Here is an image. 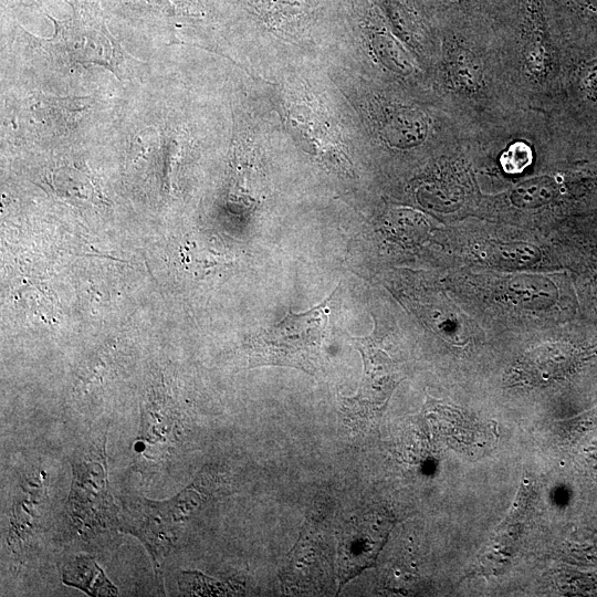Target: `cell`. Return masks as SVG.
Listing matches in <instances>:
<instances>
[{
  "label": "cell",
  "mask_w": 597,
  "mask_h": 597,
  "mask_svg": "<svg viewBox=\"0 0 597 597\" xmlns=\"http://www.w3.org/2000/svg\"><path fill=\"white\" fill-rule=\"evenodd\" d=\"M597 357V345L588 338L562 341L527 353L515 368L519 383L546 385L577 375Z\"/></svg>",
  "instance_id": "277c9868"
},
{
  "label": "cell",
  "mask_w": 597,
  "mask_h": 597,
  "mask_svg": "<svg viewBox=\"0 0 597 597\" xmlns=\"http://www.w3.org/2000/svg\"><path fill=\"white\" fill-rule=\"evenodd\" d=\"M532 161V154L523 143L512 145L502 156L501 164L505 172L519 174Z\"/></svg>",
  "instance_id": "7c38bea8"
},
{
  "label": "cell",
  "mask_w": 597,
  "mask_h": 597,
  "mask_svg": "<svg viewBox=\"0 0 597 597\" xmlns=\"http://www.w3.org/2000/svg\"><path fill=\"white\" fill-rule=\"evenodd\" d=\"M63 582L91 596L117 595V588L106 578L102 568L85 556L74 558L65 566Z\"/></svg>",
  "instance_id": "ba28073f"
},
{
  "label": "cell",
  "mask_w": 597,
  "mask_h": 597,
  "mask_svg": "<svg viewBox=\"0 0 597 597\" xmlns=\"http://www.w3.org/2000/svg\"><path fill=\"white\" fill-rule=\"evenodd\" d=\"M570 2L585 15L597 18V0H570Z\"/></svg>",
  "instance_id": "5bb4252c"
},
{
  "label": "cell",
  "mask_w": 597,
  "mask_h": 597,
  "mask_svg": "<svg viewBox=\"0 0 597 597\" xmlns=\"http://www.w3.org/2000/svg\"><path fill=\"white\" fill-rule=\"evenodd\" d=\"M334 295L335 292L307 312L289 311L281 322L256 335L252 339V365L292 366L315 371Z\"/></svg>",
  "instance_id": "7a4b0ae2"
},
{
  "label": "cell",
  "mask_w": 597,
  "mask_h": 597,
  "mask_svg": "<svg viewBox=\"0 0 597 597\" xmlns=\"http://www.w3.org/2000/svg\"><path fill=\"white\" fill-rule=\"evenodd\" d=\"M452 78L458 86L473 88L481 80V67L475 57L467 51L459 50L451 63Z\"/></svg>",
  "instance_id": "30bf717a"
},
{
  "label": "cell",
  "mask_w": 597,
  "mask_h": 597,
  "mask_svg": "<svg viewBox=\"0 0 597 597\" xmlns=\"http://www.w3.org/2000/svg\"><path fill=\"white\" fill-rule=\"evenodd\" d=\"M77 98H60L36 95L27 102V111L35 118L32 123L42 125L52 133L65 132L74 123L76 115L86 106L80 105Z\"/></svg>",
  "instance_id": "52a82bcc"
},
{
  "label": "cell",
  "mask_w": 597,
  "mask_h": 597,
  "mask_svg": "<svg viewBox=\"0 0 597 597\" xmlns=\"http://www.w3.org/2000/svg\"><path fill=\"white\" fill-rule=\"evenodd\" d=\"M391 522L377 511L360 514L343 530L338 545L341 585L375 563Z\"/></svg>",
  "instance_id": "5b68a950"
},
{
  "label": "cell",
  "mask_w": 597,
  "mask_h": 597,
  "mask_svg": "<svg viewBox=\"0 0 597 597\" xmlns=\"http://www.w3.org/2000/svg\"><path fill=\"white\" fill-rule=\"evenodd\" d=\"M494 258H498L503 264L512 266L528 265L538 259V251L531 244H501L494 245Z\"/></svg>",
  "instance_id": "8fae6325"
},
{
  "label": "cell",
  "mask_w": 597,
  "mask_h": 597,
  "mask_svg": "<svg viewBox=\"0 0 597 597\" xmlns=\"http://www.w3.org/2000/svg\"><path fill=\"white\" fill-rule=\"evenodd\" d=\"M557 184L551 177H537L516 186L510 199L519 208L533 209L548 203L557 195Z\"/></svg>",
  "instance_id": "9c48e42d"
},
{
  "label": "cell",
  "mask_w": 597,
  "mask_h": 597,
  "mask_svg": "<svg viewBox=\"0 0 597 597\" xmlns=\"http://www.w3.org/2000/svg\"><path fill=\"white\" fill-rule=\"evenodd\" d=\"M579 84L590 100L597 98V59L584 64L579 73Z\"/></svg>",
  "instance_id": "4fadbf2b"
},
{
  "label": "cell",
  "mask_w": 597,
  "mask_h": 597,
  "mask_svg": "<svg viewBox=\"0 0 597 597\" xmlns=\"http://www.w3.org/2000/svg\"><path fill=\"white\" fill-rule=\"evenodd\" d=\"M70 3L73 14L66 20L48 14L54 24L51 38L40 39L27 33L29 38L64 64H96L121 76L128 55L108 31L98 7L86 0Z\"/></svg>",
  "instance_id": "6da1fadb"
},
{
  "label": "cell",
  "mask_w": 597,
  "mask_h": 597,
  "mask_svg": "<svg viewBox=\"0 0 597 597\" xmlns=\"http://www.w3.org/2000/svg\"><path fill=\"white\" fill-rule=\"evenodd\" d=\"M105 440L82 453L73 464L74 479L69 513L77 531L93 532L111 519L112 501L107 491Z\"/></svg>",
  "instance_id": "3957f363"
},
{
  "label": "cell",
  "mask_w": 597,
  "mask_h": 597,
  "mask_svg": "<svg viewBox=\"0 0 597 597\" xmlns=\"http://www.w3.org/2000/svg\"><path fill=\"white\" fill-rule=\"evenodd\" d=\"M44 476L40 474L28 478L20 484L14 498L11 515L9 543L12 551L22 552L24 545L31 542L42 520L46 505V488Z\"/></svg>",
  "instance_id": "8992f818"
}]
</instances>
